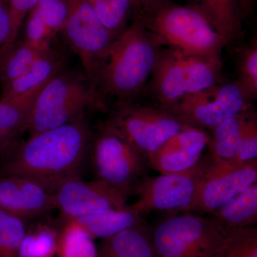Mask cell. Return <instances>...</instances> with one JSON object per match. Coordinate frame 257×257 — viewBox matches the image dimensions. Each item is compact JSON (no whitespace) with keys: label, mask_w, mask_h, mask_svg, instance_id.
<instances>
[{"label":"cell","mask_w":257,"mask_h":257,"mask_svg":"<svg viewBox=\"0 0 257 257\" xmlns=\"http://www.w3.org/2000/svg\"><path fill=\"white\" fill-rule=\"evenodd\" d=\"M209 141V135L203 128H184L147 157L149 166L160 174L186 172L200 162Z\"/></svg>","instance_id":"15"},{"label":"cell","mask_w":257,"mask_h":257,"mask_svg":"<svg viewBox=\"0 0 257 257\" xmlns=\"http://www.w3.org/2000/svg\"><path fill=\"white\" fill-rule=\"evenodd\" d=\"M25 34L24 41L42 50L51 48V40L55 35L47 26L40 12L35 8L28 15Z\"/></svg>","instance_id":"30"},{"label":"cell","mask_w":257,"mask_h":257,"mask_svg":"<svg viewBox=\"0 0 257 257\" xmlns=\"http://www.w3.org/2000/svg\"><path fill=\"white\" fill-rule=\"evenodd\" d=\"M253 112L251 107L249 108L211 130L207 147L209 157L212 162L231 161L234 159Z\"/></svg>","instance_id":"20"},{"label":"cell","mask_w":257,"mask_h":257,"mask_svg":"<svg viewBox=\"0 0 257 257\" xmlns=\"http://www.w3.org/2000/svg\"><path fill=\"white\" fill-rule=\"evenodd\" d=\"M26 232V221L0 211V257H20Z\"/></svg>","instance_id":"29"},{"label":"cell","mask_w":257,"mask_h":257,"mask_svg":"<svg viewBox=\"0 0 257 257\" xmlns=\"http://www.w3.org/2000/svg\"><path fill=\"white\" fill-rule=\"evenodd\" d=\"M225 235L231 230L257 223V182L230 199L207 216Z\"/></svg>","instance_id":"17"},{"label":"cell","mask_w":257,"mask_h":257,"mask_svg":"<svg viewBox=\"0 0 257 257\" xmlns=\"http://www.w3.org/2000/svg\"><path fill=\"white\" fill-rule=\"evenodd\" d=\"M57 257H97L94 239L73 221L64 222L59 235Z\"/></svg>","instance_id":"23"},{"label":"cell","mask_w":257,"mask_h":257,"mask_svg":"<svg viewBox=\"0 0 257 257\" xmlns=\"http://www.w3.org/2000/svg\"><path fill=\"white\" fill-rule=\"evenodd\" d=\"M236 82H222L189 94L167 110L191 126L210 131L251 107Z\"/></svg>","instance_id":"9"},{"label":"cell","mask_w":257,"mask_h":257,"mask_svg":"<svg viewBox=\"0 0 257 257\" xmlns=\"http://www.w3.org/2000/svg\"><path fill=\"white\" fill-rule=\"evenodd\" d=\"M53 209V193L43 184L22 176L0 177V211L26 221Z\"/></svg>","instance_id":"14"},{"label":"cell","mask_w":257,"mask_h":257,"mask_svg":"<svg viewBox=\"0 0 257 257\" xmlns=\"http://www.w3.org/2000/svg\"><path fill=\"white\" fill-rule=\"evenodd\" d=\"M60 232L46 224L27 230L20 248V257H55Z\"/></svg>","instance_id":"26"},{"label":"cell","mask_w":257,"mask_h":257,"mask_svg":"<svg viewBox=\"0 0 257 257\" xmlns=\"http://www.w3.org/2000/svg\"><path fill=\"white\" fill-rule=\"evenodd\" d=\"M214 257H257V228L231 230Z\"/></svg>","instance_id":"28"},{"label":"cell","mask_w":257,"mask_h":257,"mask_svg":"<svg viewBox=\"0 0 257 257\" xmlns=\"http://www.w3.org/2000/svg\"><path fill=\"white\" fill-rule=\"evenodd\" d=\"M254 160H257V119L256 114L253 112L248 120L236 155L231 161L248 162Z\"/></svg>","instance_id":"32"},{"label":"cell","mask_w":257,"mask_h":257,"mask_svg":"<svg viewBox=\"0 0 257 257\" xmlns=\"http://www.w3.org/2000/svg\"><path fill=\"white\" fill-rule=\"evenodd\" d=\"M92 135L84 117L30 137L18 139L0 153V177L22 176L53 192L61 182L80 177Z\"/></svg>","instance_id":"1"},{"label":"cell","mask_w":257,"mask_h":257,"mask_svg":"<svg viewBox=\"0 0 257 257\" xmlns=\"http://www.w3.org/2000/svg\"><path fill=\"white\" fill-rule=\"evenodd\" d=\"M65 60L58 51L50 49L43 54L21 76L3 87L0 101L12 100L17 96L46 84L64 72Z\"/></svg>","instance_id":"16"},{"label":"cell","mask_w":257,"mask_h":257,"mask_svg":"<svg viewBox=\"0 0 257 257\" xmlns=\"http://www.w3.org/2000/svg\"><path fill=\"white\" fill-rule=\"evenodd\" d=\"M112 36L116 38L127 27L135 13L133 0H86Z\"/></svg>","instance_id":"25"},{"label":"cell","mask_w":257,"mask_h":257,"mask_svg":"<svg viewBox=\"0 0 257 257\" xmlns=\"http://www.w3.org/2000/svg\"><path fill=\"white\" fill-rule=\"evenodd\" d=\"M47 50L37 48L25 41H16L0 64L3 87L18 78Z\"/></svg>","instance_id":"24"},{"label":"cell","mask_w":257,"mask_h":257,"mask_svg":"<svg viewBox=\"0 0 257 257\" xmlns=\"http://www.w3.org/2000/svg\"><path fill=\"white\" fill-rule=\"evenodd\" d=\"M255 0H239V11L241 18L249 16L252 13Z\"/></svg>","instance_id":"35"},{"label":"cell","mask_w":257,"mask_h":257,"mask_svg":"<svg viewBox=\"0 0 257 257\" xmlns=\"http://www.w3.org/2000/svg\"><path fill=\"white\" fill-rule=\"evenodd\" d=\"M89 108L104 110L85 74L64 71L46 83L35 99L30 137L81 119Z\"/></svg>","instance_id":"5"},{"label":"cell","mask_w":257,"mask_h":257,"mask_svg":"<svg viewBox=\"0 0 257 257\" xmlns=\"http://www.w3.org/2000/svg\"><path fill=\"white\" fill-rule=\"evenodd\" d=\"M221 59L162 49L151 76L150 91L157 106L168 109L184 97L224 82Z\"/></svg>","instance_id":"4"},{"label":"cell","mask_w":257,"mask_h":257,"mask_svg":"<svg viewBox=\"0 0 257 257\" xmlns=\"http://www.w3.org/2000/svg\"><path fill=\"white\" fill-rule=\"evenodd\" d=\"M93 169L97 180L115 187L134 188L149 167L146 155L138 150L109 120L92 137Z\"/></svg>","instance_id":"6"},{"label":"cell","mask_w":257,"mask_h":257,"mask_svg":"<svg viewBox=\"0 0 257 257\" xmlns=\"http://www.w3.org/2000/svg\"><path fill=\"white\" fill-rule=\"evenodd\" d=\"M52 193L55 209L60 210L64 223L124 207L134 188L115 187L97 179L89 182L76 177L61 182Z\"/></svg>","instance_id":"10"},{"label":"cell","mask_w":257,"mask_h":257,"mask_svg":"<svg viewBox=\"0 0 257 257\" xmlns=\"http://www.w3.org/2000/svg\"><path fill=\"white\" fill-rule=\"evenodd\" d=\"M52 33L62 32L69 15L67 0H38L35 7Z\"/></svg>","instance_id":"31"},{"label":"cell","mask_w":257,"mask_h":257,"mask_svg":"<svg viewBox=\"0 0 257 257\" xmlns=\"http://www.w3.org/2000/svg\"><path fill=\"white\" fill-rule=\"evenodd\" d=\"M97 257H156L151 231L143 223L102 239Z\"/></svg>","instance_id":"18"},{"label":"cell","mask_w":257,"mask_h":257,"mask_svg":"<svg viewBox=\"0 0 257 257\" xmlns=\"http://www.w3.org/2000/svg\"><path fill=\"white\" fill-rule=\"evenodd\" d=\"M163 1H165V0H133L134 4H135V10L147 8V7L151 6V5L157 4V3Z\"/></svg>","instance_id":"36"},{"label":"cell","mask_w":257,"mask_h":257,"mask_svg":"<svg viewBox=\"0 0 257 257\" xmlns=\"http://www.w3.org/2000/svg\"><path fill=\"white\" fill-rule=\"evenodd\" d=\"M156 257H214L226 235L208 217L174 216L151 231Z\"/></svg>","instance_id":"7"},{"label":"cell","mask_w":257,"mask_h":257,"mask_svg":"<svg viewBox=\"0 0 257 257\" xmlns=\"http://www.w3.org/2000/svg\"><path fill=\"white\" fill-rule=\"evenodd\" d=\"M209 159L202 158L197 165L181 173L161 174L155 178L140 180L134 187L138 199L130 207L141 214L155 210L188 212L199 177Z\"/></svg>","instance_id":"13"},{"label":"cell","mask_w":257,"mask_h":257,"mask_svg":"<svg viewBox=\"0 0 257 257\" xmlns=\"http://www.w3.org/2000/svg\"><path fill=\"white\" fill-rule=\"evenodd\" d=\"M134 18L164 45L187 55L221 59L227 45L198 7L182 6L171 0L135 10Z\"/></svg>","instance_id":"3"},{"label":"cell","mask_w":257,"mask_h":257,"mask_svg":"<svg viewBox=\"0 0 257 257\" xmlns=\"http://www.w3.org/2000/svg\"><path fill=\"white\" fill-rule=\"evenodd\" d=\"M17 139L18 138L10 136V135H0V153L5 147Z\"/></svg>","instance_id":"37"},{"label":"cell","mask_w":257,"mask_h":257,"mask_svg":"<svg viewBox=\"0 0 257 257\" xmlns=\"http://www.w3.org/2000/svg\"><path fill=\"white\" fill-rule=\"evenodd\" d=\"M197 6L209 19L227 45L242 34L239 0H199Z\"/></svg>","instance_id":"21"},{"label":"cell","mask_w":257,"mask_h":257,"mask_svg":"<svg viewBox=\"0 0 257 257\" xmlns=\"http://www.w3.org/2000/svg\"><path fill=\"white\" fill-rule=\"evenodd\" d=\"M38 0H8L10 17H11L13 35L12 43L15 45L18 39L19 32L23 25L25 18L28 16Z\"/></svg>","instance_id":"33"},{"label":"cell","mask_w":257,"mask_h":257,"mask_svg":"<svg viewBox=\"0 0 257 257\" xmlns=\"http://www.w3.org/2000/svg\"><path fill=\"white\" fill-rule=\"evenodd\" d=\"M45 84L12 100L0 101V135H10L18 138L28 131L32 106Z\"/></svg>","instance_id":"22"},{"label":"cell","mask_w":257,"mask_h":257,"mask_svg":"<svg viewBox=\"0 0 257 257\" xmlns=\"http://www.w3.org/2000/svg\"><path fill=\"white\" fill-rule=\"evenodd\" d=\"M13 26L8 2L0 0V64L13 47Z\"/></svg>","instance_id":"34"},{"label":"cell","mask_w":257,"mask_h":257,"mask_svg":"<svg viewBox=\"0 0 257 257\" xmlns=\"http://www.w3.org/2000/svg\"><path fill=\"white\" fill-rule=\"evenodd\" d=\"M256 182L257 160L214 162L209 158L189 211L210 214Z\"/></svg>","instance_id":"12"},{"label":"cell","mask_w":257,"mask_h":257,"mask_svg":"<svg viewBox=\"0 0 257 257\" xmlns=\"http://www.w3.org/2000/svg\"><path fill=\"white\" fill-rule=\"evenodd\" d=\"M67 1L68 18L62 32L79 56L92 89L98 67L115 38L86 0Z\"/></svg>","instance_id":"11"},{"label":"cell","mask_w":257,"mask_h":257,"mask_svg":"<svg viewBox=\"0 0 257 257\" xmlns=\"http://www.w3.org/2000/svg\"><path fill=\"white\" fill-rule=\"evenodd\" d=\"M68 221H73L79 225L93 239L100 238L102 239L144 223L142 214L127 205L120 209L101 211Z\"/></svg>","instance_id":"19"},{"label":"cell","mask_w":257,"mask_h":257,"mask_svg":"<svg viewBox=\"0 0 257 257\" xmlns=\"http://www.w3.org/2000/svg\"><path fill=\"white\" fill-rule=\"evenodd\" d=\"M162 42L134 18L111 42L96 70L92 89L106 109V100L134 101L151 77Z\"/></svg>","instance_id":"2"},{"label":"cell","mask_w":257,"mask_h":257,"mask_svg":"<svg viewBox=\"0 0 257 257\" xmlns=\"http://www.w3.org/2000/svg\"><path fill=\"white\" fill-rule=\"evenodd\" d=\"M108 120L147 157L176 134L191 126L167 109L134 101L116 104Z\"/></svg>","instance_id":"8"},{"label":"cell","mask_w":257,"mask_h":257,"mask_svg":"<svg viewBox=\"0 0 257 257\" xmlns=\"http://www.w3.org/2000/svg\"><path fill=\"white\" fill-rule=\"evenodd\" d=\"M237 78L235 81L250 101L257 98V40L239 50L237 58Z\"/></svg>","instance_id":"27"}]
</instances>
